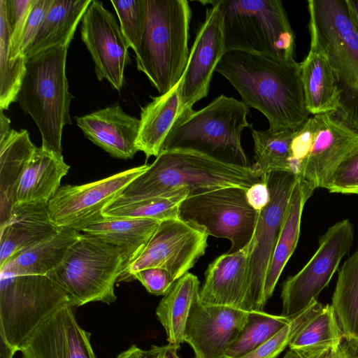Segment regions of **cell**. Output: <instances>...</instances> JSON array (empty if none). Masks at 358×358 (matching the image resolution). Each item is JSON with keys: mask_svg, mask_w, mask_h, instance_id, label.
I'll list each match as a JSON object with an SVG mask.
<instances>
[{"mask_svg": "<svg viewBox=\"0 0 358 358\" xmlns=\"http://www.w3.org/2000/svg\"><path fill=\"white\" fill-rule=\"evenodd\" d=\"M241 95L262 113L271 129L297 130L308 119L301 64L243 51L226 52L216 69Z\"/></svg>", "mask_w": 358, "mask_h": 358, "instance_id": "cell-1", "label": "cell"}, {"mask_svg": "<svg viewBox=\"0 0 358 358\" xmlns=\"http://www.w3.org/2000/svg\"><path fill=\"white\" fill-rule=\"evenodd\" d=\"M252 166L226 163L188 150H162L147 169L117 198L136 201L155 198L180 189L189 196L229 187L245 189L264 182Z\"/></svg>", "mask_w": 358, "mask_h": 358, "instance_id": "cell-2", "label": "cell"}, {"mask_svg": "<svg viewBox=\"0 0 358 358\" xmlns=\"http://www.w3.org/2000/svg\"><path fill=\"white\" fill-rule=\"evenodd\" d=\"M310 46L331 68L338 94L335 116L358 132V30L346 0H309Z\"/></svg>", "mask_w": 358, "mask_h": 358, "instance_id": "cell-3", "label": "cell"}, {"mask_svg": "<svg viewBox=\"0 0 358 358\" xmlns=\"http://www.w3.org/2000/svg\"><path fill=\"white\" fill-rule=\"evenodd\" d=\"M145 21L135 52L138 71L160 94L175 87L187 67L191 9L186 0H143Z\"/></svg>", "mask_w": 358, "mask_h": 358, "instance_id": "cell-4", "label": "cell"}, {"mask_svg": "<svg viewBox=\"0 0 358 358\" xmlns=\"http://www.w3.org/2000/svg\"><path fill=\"white\" fill-rule=\"evenodd\" d=\"M248 107L223 94L199 110H182L170 129L162 150H188L217 160L250 166L241 143Z\"/></svg>", "mask_w": 358, "mask_h": 358, "instance_id": "cell-5", "label": "cell"}, {"mask_svg": "<svg viewBox=\"0 0 358 358\" xmlns=\"http://www.w3.org/2000/svg\"><path fill=\"white\" fill-rule=\"evenodd\" d=\"M69 46L52 47L26 59V71L17 98L37 125L41 147L59 157H63V128L71 124L69 107L73 95L66 76Z\"/></svg>", "mask_w": 358, "mask_h": 358, "instance_id": "cell-6", "label": "cell"}, {"mask_svg": "<svg viewBox=\"0 0 358 358\" xmlns=\"http://www.w3.org/2000/svg\"><path fill=\"white\" fill-rule=\"evenodd\" d=\"M222 18L225 52L294 59V36L279 0H213Z\"/></svg>", "mask_w": 358, "mask_h": 358, "instance_id": "cell-7", "label": "cell"}, {"mask_svg": "<svg viewBox=\"0 0 358 358\" xmlns=\"http://www.w3.org/2000/svg\"><path fill=\"white\" fill-rule=\"evenodd\" d=\"M75 306L48 275L0 273V340L16 352L57 310Z\"/></svg>", "mask_w": 358, "mask_h": 358, "instance_id": "cell-8", "label": "cell"}, {"mask_svg": "<svg viewBox=\"0 0 358 358\" xmlns=\"http://www.w3.org/2000/svg\"><path fill=\"white\" fill-rule=\"evenodd\" d=\"M126 267L118 246L101 238L80 233L62 263L47 275L71 296L76 307L91 302L114 303V286Z\"/></svg>", "mask_w": 358, "mask_h": 358, "instance_id": "cell-9", "label": "cell"}, {"mask_svg": "<svg viewBox=\"0 0 358 358\" xmlns=\"http://www.w3.org/2000/svg\"><path fill=\"white\" fill-rule=\"evenodd\" d=\"M246 198V189L223 187L187 197L178 208V218L208 236L231 242L229 252L251 241L258 218Z\"/></svg>", "mask_w": 358, "mask_h": 358, "instance_id": "cell-10", "label": "cell"}, {"mask_svg": "<svg viewBox=\"0 0 358 358\" xmlns=\"http://www.w3.org/2000/svg\"><path fill=\"white\" fill-rule=\"evenodd\" d=\"M298 178L289 171H272L264 175L270 199L259 211L250 243L249 289L244 310L264 311L267 302L264 296L266 276Z\"/></svg>", "mask_w": 358, "mask_h": 358, "instance_id": "cell-11", "label": "cell"}, {"mask_svg": "<svg viewBox=\"0 0 358 358\" xmlns=\"http://www.w3.org/2000/svg\"><path fill=\"white\" fill-rule=\"evenodd\" d=\"M354 240V229L348 219L341 220L321 236L319 246L306 264L283 283L282 315L292 318L317 300L328 285Z\"/></svg>", "mask_w": 358, "mask_h": 358, "instance_id": "cell-12", "label": "cell"}, {"mask_svg": "<svg viewBox=\"0 0 358 358\" xmlns=\"http://www.w3.org/2000/svg\"><path fill=\"white\" fill-rule=\"evenodd\" d=\"M208 236L178 217L160 222L145 248L117 282L130 281L134 273L148 268L165 269L176 281L205 254Z\"/></svg>", "mask_w": 358, "mask_h": 358, "instance_id": "cell-13", "label": "cell"}, {"mask_svg": "<svg viewBox=\"0 0 358 358\" xmlns=\"http://www.w3.org/2000/svg\"><path fill=\"white\" fill-rule=\"evenodd\" d=\"M80 36L94 62L97 79L108 80L120 91L124 69L131 62L129 47L115 15L102 1L92 0L81 20Z\"/></svg>", "mask_w": 358, "mask_h": 358, "instance_id": "cell-14", "label": "cell"}, {"mask_svg": "<svg viewBox=\"0 0 358 358\" xmlns=\"http://www.w3.org/2000/svg\"><path fill=\"white\" fill-rule=\"evenodd\" d=\"M148 167L145 164L92 182L60 187L48 202L52 222L61 228H74L97 216Z\"/></svg>", "mask_w": 358, "mask_h": 358, "instance_id": "cell-15", "label": "cell"}, {"mask_svg": "<svg viewBox=\"0 0 358 358\" xmlns=\"http://www.w3.org/2000/svg\"><path fill=\"white\" fill-rule=\"evenodd\" d=\"M313 117V140L299 176L314 189H325L341 164L358 149V132L333 113Z\"/></svg>", "mask_w": 358, "mask_h": 358, "instance_id": "cell-16", "label": "cell"}, {"mask_svg": "<svg viewBox=\"0 0 358 358\" xmlns=\"http://www.w3.org/2000/svg\"><path fill=\"white\" fill-rule=\"evenodd\" d=\"M201 2L212 7L206 10L181 78L182 110L192 109L196 102L207 96L213 74L225 53L220 10L214 1Z\"/></svg>", "mask_w": 358, "mask_h": 358, "instance_id": "cell-17", "label": "cell"}, {"mask_svg": "<svg viewBox=\"0 0 358 358\" xmlns=\"http://www.w3.org/2000/svg\"><path fill=\"white\" fill-rule=\"evenodd\" d=\"M250 312L198 301L191 310L185 331L196 358H224L248 322Z\"/></svg>", "mask_w": 358, "mask_h": 358, "instance_id": "cell-18", "label": "cell"}, {"mask_svg": "<svg viewBox=\"0 0 358 358\" xmlns=\"http://www.w3.org/2000/svg\"><path fill=\"white\" fill-rule=\"evenodd\" d=\"M73 308L64 306L46 320L20 349L22 358H96L90 333L79 325Z\"/></svg>", "mask_w": 358, "mask_h": 358, "instance_id": "cell-19", "label": "cell"}, {"mask_svg": "<svg viewBox=\"0 0 358 358\" xmlns=\"http://www.w3.org/2000/svg\"><path fill=\"white\" fill-rule=\"evenodd\" d=\"M61 229L52 222L48 203H15L8 219L0 224V266L55 236Z\"/></svg>", "mask_w": 358, "mask_h": 358, "instance_id": "cell-20", "label": "cell"}, {"mask_svg": "<svg viewBox=\"0 0 358 358\" xmlns=\"http://www.w3.org/2000/svg\"><path fill=\"white\" fill-rule=\"evenodd\" d=\"M250 243L221 255L208 265L199 291L201 303L244 310L249 289Z\"/></svg>", "mask_w": 358, "mask_h": 358, "instance_id": "cell-21", "label": "cell"}, {"mask_svg": "<svg viewBox=\"0 0 358 358\" xmlns=\"http://www.w3.org/2000/svg\"><path fill=\"white\" fill-rule=\"evenodd\" d=\"M75 119L84 135L112 157L132 159L138 151L140 119L126 113L119 103Z\"/></svg>", "mask_w": 358, "mask_h": 358, "instance_id": "cell-22", "label": "cell"}, {"mask_svg": "<svg viewBox=\"0 0 358 358\" xmlns=\"http://www.w3.org/2000/svg\"><path fill=\"white\" fill-rule=\"evenodd\" d=\"M159 223L151 219L118 217L100 213L73 229L120 247L125 255L126 268L145 248Z\"/></svg>", "mask_w": 358, "mask_h": 358, "instance_id": "cell-23", "label": "cell"}, {"mask_svg": "<svg viewBox=\"0 0 358 358\" xmlns=\"http://www.w3.org/2000/svg\"><path fill=\"white\" fill-rule=\"evenodd\" d=\"M69 168L63 157L36 147L20 178L15 203H48L60 187Z\"/></svg>", "mask_w": 358, "mask_h": 358, "instance_id": "cell-24", "label": "cell"}, {"mask_svg": "<svg viewBox=\"0 0 358 358\" xmlns=\"http://www.w3.org/2000/svg\"><path fill=\"white\" fill-rule=\"evenodd\" d=\"M180 86L181 79L170 91L152 97V101L141 108L136 148L146 159L158 156L170 129L182 111Z\"/></svg>", "mask_w": 358, "mask_h": 358, "instance_id": "cell-25", "label": "cell"}, {"mask_svg": "<svg viewBox=\"0 0 358 358\" xmlns=\"http://www.w3.org/2000/svg\"><path fill=\"white\" fill-rule=\"evenodd\" d=\"M314 190L299 176L291 193L284 222L266 276L264 296L266 301L272 296L279 278L296 247L303 209Z\"/></svg>", "mask_w": 358, "mask_h": 358, "instance_id": "cell-26", "label": "cell"}, {"mask_svg": "<svg viewBox=\"0 0 358 358\" xmlns=\"http://www.w3.org/2000/svg\"><path fill=\"white\" fill-rule=\"evenodd\" d=\"M36 146L25 129L12 131L0 138V221L8 217L15 203L20 178Z\"/></svg>", "mask_w": 358, "mask_h": 358, "instance_id": "cell-27", "label": "cell"}, {"mask_svg": "<svg viewBox=\"0 0 358 358\" xmlns=\"http://www.w3.org/2000/svg\"><path fill=\"white\" fill-rule=\"evenodd\" d=\"M80 235L73 228L63 227L55 236L9 259L0 266V273L47 275L62 263Z\"/></svg>", "mask_w": 358, "mask_h": 358, "instance_id": "cell-28", "label": "cell"}, {"mask_svg": "<svg viewBox=\"0 0 358 358\" xmlns=\"http://www.w3.org/2000/svg\"><path fill=\"white\" fill-rule=\"evenodd\" d=\"M199 285L195 275L187 273L174 282L156 308V315L165 330L168 344L177 349L185 342L191 310L200 300Z\"/></svg>", "mask_w": 358, "mask_h": 358, "instance_id": "cell-29", "label": "cell"}, {"mask_svg": "<svg viewBox=\"0 0 358 358\" xmlns=\"http://www.w3.org/2000/svg\"><path fill=\"white\" fill-rule=\"evenodd\" d=\"M91 1L52 0L24 57L29 58L52 47L69 45Z\"/></svg>", "mask_w": 358, "mask_h": 358, "instance_id": "cell-30", "label": "cell"}, {"mask_svg": "<svg viewBox=\"0 0 358 358\" xmlns=\"http://www.w3.org/2000/svg\"><path fill=\"white\" fill-rule=\"evenodd\" d=\"M300 64L306 103L310 114H335L338 109V94L326 55L310 46L306 59Z\"/></svg>", "mask_w": 358, "mask_h": 358, "instance_id": "cell-31", "label": "cell"}, {"mask_svg": "<svg viewBox=\"0 0 358 358\" xmlns=\"http://www.w3.org/2000/svg\"><path fill=\"white\" fill-rule=\"evenodd\" d=\"M331 305L344 341L358 350V250L340 268Z\"/></svg>", "mask_w": 358, "mask_h": 358, "instance_id": "cell-32", "label": "cell"}, {"mask_svg": "<svg viewBox=\"0 0 358 358\" xmlns=\"http://www.w3.org/2000/svg\"><path fill=\"white\" fill-rule=\"evenodd\" d=\"M344 341L343 333L330 304L308 320L291 340L288 347L301 356L337 349Z\"/></svg>", "mask_w": 358, "mask_h": 358, "instance_id": "cell-33", "label": "cell"}, {"mask_svg": "<svg viewBox=\"0 0 358 358\" xmlns=\"http://www.w3.org/2000/svg\"><path fill=\"white\" fill-rule=\"evenodd\" d=\"M250 128L255 153L252 168L262 176L272 171L290 172L291 146L296 130L268 128L259 131L252 125Z\"/></svg>", "mask_w": 358, "mask_h": 358, "instance_id": "cell-34", "label": "cell"}, {"mask_svg": "<svg viewBox=\"0 0 358 358\" xmlns=\"http://www.w3.org/2000/svg\"><path fill=\"white\" fill-rule=\"evenodd\" d=\"M188 196L189 192L187 189H180L162 196L136 201L115 198L104 207L101 214L162 222L178 217L179 206Z\"/></svg>", "mask_w": 358, "mask_h": 358, "instance_id": "cell-35", "label": "cell"}, {"mask_svg": "<svg viewBox=\"0 0 358 358\" xmlns=\"http://www.w3.org/2000/svg\"><path fill=\"white\" fill-rule=\"evenodd\" d=\"M10 30L6 1L0 0V109L7 110L17 101L26 71V58L9 59Z\"/></svg>", "mask_w": 358, "mask_h": 358, "instance_id": "cell-36", "label": "cell"}, {"mask_svg": "<svg viewBox=\"0 0 358 358\" xmlns=\"http://www.w3.org/2000/svg\"><path fill=\"white\" fill-rule=\"evenodd\" d=\"M291 320L264 311L250 312L247 324L228 349L225 357L238 358L255 350L276 335Z\"/></svg>", "mask_w": 358, "mask_h": 358, "instance_id": "cell-37", "label": "cell"}, {"mask_svg": "<svg viewBox=\"0 0 358 358\" xmlns=\"http://www.w3.org/2000/svg\"><path fill=\"white\" fill-rule=\"evenodd\" d=\"M322 306L323 305L317 300L313 301L306 309L292 317L290 322L272 338L255 350L238 358H277L288 347L299 330L317 313Z\"/></svg>", "mask_w": 358, "mask_h": 358, "instance_id": "cell-38", "label": "cell"}, {"mask_svg": "<svg viewBox=\"0 0 358 358\" xmlns=\"http://www.w3.org/2000/svg\"><path fill=\"white\" fill-rule=\"evenodd\" d=\"M122 32L134 52L141 43L145 21L143 0H111Z\"/></svg>", "mask_w": 358, "mask_h": 358, "instance_id": "cell-39", "label": "cell"}, {"mask_svg": "<svg viewBox=\"0 0 358 358\" xmlns=\"http://www.w3.org/2000/svg\"><path fill=\"white\" fill-rule=\"evenodd\" d=\"M10 30L9 59L15 60L22 56L20 43L24 25L34 0H5Z\"/></svg>", "mask_w": 358, "mask_h": 358, "instance_id": "cell-40", "label": "cell"}, {"mask_svg": "<svg viewBox=\"0 0 358 358\" xmlns=\"http://www.w3.org/2000/svg\"><path fill=\"white\" fill-rule=\"evenodd\" d=\"M325 189L332 193L358 194V149L341 164Z\"/></svg>", "mask_w": 358, "mask_h": 358, "instance_id": "cell-41", "label": "cell"}, {"mask_svg": "<svg viewBox=\"0 0 358 358\" xmlns=\"http://www.w3.org/2000/svg\"><path fill=\"white\" fill-rule=\"evenodd\" d=\"M133 280H138L150 294L156 296L166 295L176 282L168 271L160 268L138 271L133 274Z\"/></svg>", "mask_w": 358, "mask_h": 358, "instance_id": "cell-42", "label": "cell"}, {"mask_svg": "<svg viewBox=\"0 0 358 358\" xmlns=\"http://www.w3.org/2000/svg\"><path fill=\"white\" fill-rule=\"evenodd\" d=\"M52 0H34L28 15L20 43V53L24 54L36 36Z\"/></svg>", "mask_w": 358, "mask_h": 358, "instance_id": "cell-43", "label": "cell"}, {"mask_svg": "<svg viewBox=\"0 0 358 358\" xmlns=\"http://www.w3.org/2000/svg\"><path fill=\"white\" fill-rule=\"evenodd\" d=\"M178 350L169 344L152 345L148 350L133 345L120 353L117 358H180L178 355Z\"/></svg>", "mask_w": 358, "mask_h": 358, "instance_id": "cell-44", "label": "cell"}, {"mask_svg": "<svg viewBox=\"0 0 358 358\" xmlns=\"http://www.w3.org/2000/svg\"><path fill=\"white\" fill-rule=\"evenodd\" d=\"M249 204L257 211H260L269 202L270 193L265 180L258 182L246 190Z\"/></svg>", "mask_w": 358, "mask_h": 358, "instance_id": "cell-45", "label": "cell"}, {"mask_svg": "<svg viewBox=\"0 0 358 358\" xmlns=\"http://www.w3.org/2000/svg\"><path fill=\"white\" fill-rule=\"evenodd\" d=\"M338 358H358V350L344 341L340 347Z\"/></svg>", "mask_w": 358, "mask_h": 358, "instance_id": "cell-46", "label": "cell"}, {"mask_svg": "<svg viewBox=\"0 0 358 358\" xmlns=\"http://www.w3.org/2000/svg\"><path fill=\"white\" fill-rule=\"evenodd\" d=\"M10 120L3 113V110L0 109V138L6 136L11 131Z\"/></svg>", "mask_w": 358, "mask_h": 358, "instance_id": "cell-47", "label": "cell"}, {"mask_svg": "<svg viewBox=\"0 0 358 358\" xmlns=\"http://www.w3.org/2000/svg\"><path fill=\"white\" fill-rule=\"evenodd\" d=\"M350 13L358 30V0H346Z\"/></svg>", "mask_w": 358, "mask_h": 358, "instance_id": "cell-48", "label": "cell"}, {"mask_svg": "<svg viewBox=\"0 0 358 358\" xmlns=\"http://www.w3.org/2000/svg\"><path fill=\"white\" fill-rule=\"evenodd\" d=\"M15 352V350L1 341V358H13Z\"/></svg>", "mask_w": 358, "mask_h": 358, "instance_id": "cell-49", "label": "cell"}, {"mask_svg": "<svg viewBox=\"0 0 358 358\" xmlns=\"http://www.w3.org/2000/svg\"><path fill=\"white\" fill-rule=\"evenodd\" d=\"M282 358H302V357L297 352L289 349Z\"/></svg>", "mask_w": 358, "mask_h": 358, "instance_id": "cell-50", "label": "cell"}, {"mask_svg": "<svg viewBox=\"0 0 358 358\" xmlns=\"http://www.w3.org/2000/svg\"><path fill=\"white\" fill-rule=\"evenodd\" d=\"M194 358H196V357H194Z\"/></svg>", "mask_w": 358, "mask_h": 358, "instance_id": "cell-51", "label": "cell"}]
</instances>
